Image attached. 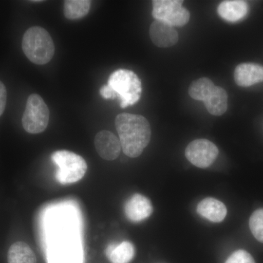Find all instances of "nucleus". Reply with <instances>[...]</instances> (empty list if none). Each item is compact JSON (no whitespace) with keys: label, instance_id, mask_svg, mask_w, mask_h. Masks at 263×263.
<instances>
[{"label":"nucleus","instance_id":"obj_11","mask_svg":"<svg viewBox=\"0 0 263 263\" xmlns=\"http://www.w3.org/2000/svg\"><path fill=\"white\" fill-rule=\"evenodd\" d=\"M48 260L49 263H80V256L73 243L60 240L49 251Z\"/></svg>","mask_w":263,"mask_h":263},{"label":"nucleus","instance_id":"obj_23","mask_svg":"<svg viewBox=\"0 0 263 263\" xmlns=\"http://www.w3.org/2000/svg\"><path fill=\"white\" fill-rule=\"evenodd\" d=\"M100 94L101 95V96L103 97L104 99L105 100H114L117 98V95L115 94V92L109 87L108 84L103 85L100 89Z\"/></svg>","mask_w":263,"mask_h":263},{"label":"nucleus","instance_id":"obj_20","mask_svg":"<svg viewBox=\"0 0 263 263\" xmlns=\"http://www.w3.org/2000/svg\"><path fill=\"white\" fill-rule=\"evenodd\" d=\"M249 228L254 238L263 243V209H258L252 214Z\"/></svg>","mask_w":263,"mask_h":263},{"label":"nucleus","instance_id":"obj_6","mask_svg":"<svg viewBox=\"0 0 263 263\" xmlns=\"http://www.w3.org/2000/svg\"><path fill=\"white\" fill-rule=\"evenodd\" d=\"M182 3L181 0H154L152 15L171 27H183L188 23L190 13Z\"/></svg>","mask_w":263,"mask_h":263},{"label":"nucleus","instance_id":"obj_22","mask_svg":"<svg viewBox=\"0 0 263 263\" xmlns=\"http://www.w3.org/2000/svg\"><path fill=\"white\" fill-rule=\"evenodd\" d=\"M7 101V90L4 84L0 81V117L4 113Z\"/></svg>","mask_w":263,"mask_h":263},{"label":"nucleus","instance_id":"obj_5","mask_svg":"<svg viewBox=\"0 0 263 263\" xmlns=\"http://www.w3.org/2000/svg\"><path fill=\"white\" fill-rule=\"evenodd\" d=\"M50 111L40 95H31L22 117L24 129L30 134H39L46 130L49 122Z\"/></svg>","mask_w":263,"mask_h":263},{"label":"nucleus","instance_id":"obj_7","mask_svg":"<svg viewBox=\"0 0 263 263\" xmlns=\"http://www.w3.org/2000/svg\"><path fill=\"white\" fill-rule=\"evenodd\" d=\"M219 155V149L207 139H197L190 143L185 151L186 159L193 165L206 168L212 165Z\"/></svg>","mask_w":263,"mask_h":263},{"label":"nucleus","instance_id":"obj_1","mask_svg":"<svg viewBox=\"0 0 263 263\" xmlns=\"http://www.w3.org/2000/svg\"><path fill=\"white\" fill-rule=\"evenodd\" d=\"M115 124L123 152L131 158L141 156L152 137L146 118L138 114H121L116 118Z\"/></svg>","mask_w":263,"mask_h":263},{"label":"nucleus","instance_id":"obj_16","mask_svg":"<svg viewBox=\"0 0 263 263\" xmlns=\"http://www.w3.org/2000/svg\"><path fill=\"white\" fill-rule=\"evenodd\" d=\"M209 114L221 116L226 113L228 106V96L226 90L220 86H216L209 98L204 101Z\"/></svg>","mask_w":263,"mask_h":263},{"label":"nucleus","instance_id":"obj_14","mask_svg":"<svg viewBox=\"0 0 263 263\" xmlns=\"http://www.w3.org/2000/svg\"><path fill=\"white\" fill-rule=\"evenodd\" d=\"M136 254V249L131 242L110 243L105 249V255L112 263H129Z\"/></svg>","mask_w":263,"mask_h":263},{"label":"nucleus","instance_id":"obj_19","mask_svg":"<svg viewBox=\"0 0 263 263\" xmlns=\"http://www.w3.org/2000/svg\"><path fill=\"white\" fill-rule=\"evenodd\" d=\"M215 87L213 81L208 78H201L193 81L189 88V95L195 100L205 101Z\"/></svg>","mask_w":263,"mask_h":263},{"label":"nucleus","instance_id":"obj_18","mask_svg":"<svg viewBox=\"0 0 263 263\" xmlns=\"http://www.w3.org/2000/svg\"><path fill=\"white\" fill-rule=\"evenodd\" d=\"M91 5L89 0H66L64 3V14L70 20L83 18L89 13Z\"/></svg>","mask_w":263,"mask_h":263},{"label":"nucleus","instance_id":"obj_10","mask_svg":"<svg viewBox=\"0 0 263 263\" xmlns=\"http://www.w3.org/2000/svg\"><path fill=\"white\" fill-rule=\"evenodd\" d=\"M149 35L152 42L160 48L174 46L179 41L176 29L161 21H155L151 25Z\"/></svg>","mask_w":263,"mask_h":263},{"label":"nucleus","instance_id":"obj_9","mask_svg":"<svg viewBox=\"0 0 263 263\" xmlns=\"http://www.w3.org/2000/svg\"><path fill=\"white\" fill-rule=\"evenodd\" d=\"M97 152L103 160L113 161L120 155L122 146L119 138L111 132H99L95 138Z\"/></svg>","mask_w":263,"mask_h":263},{"label":"nucleus","instance_id":"obj_4","mask_svg":"<svg viewBox=\"0 0 263 263\" xmlns=\"http://www.w3.org/2000/svg\"><path fill=\"white\" fill-rule=\"evenodd\" d=\"M51 160L57 166L55 176L61 184L78 182L84 178L87 171L84 159L70 151H56L52 154Z\"/></svg>","mask_w":263,"mask_h":263},{"label":"nucleus","instance_id":"obj_8","mask_svg":"<svg viewBox=\"0 0 263 263\" xmlns=\"http://www.w3.org/2000/svg\"><path fill=\"white\" fill-rule=\"evenodd\" d=\"M153 212L152 202L141 194H134L124 205V214L128 220L139 223L148 219Z\"/></svg>","mask_w":263,"mask_h":263},{"label":"nucleus","instance_id":"obj_15","mask_svg":"<svg viewBox=\"0 0 263 263\" xmlns=\"http://www.w3.org/2000/svg\"><path fill=\"white\" fill-rule=\"evenodd\" d=\"M218 13L221 18L230 22H235L245 18L248 12V5L241 0L224 1L218 7Z\"/></svg>","mask_w":263,"mask_h":263},{"label":"nucleus","instance_id":"obj_21","mask_svg":"<svg viewBox=\"0 0 263 263\" xmlns=\"http://www.w3.org/2000/svg\"><path fill=\"white\" fill-rule=\"evenodd\" d=\"M224 263H255V262L249 252L240 249L233 252Z\"/></svg>","mask_w":263,"mask_h":263},{"label":"nucleus","instance_id":"obj_2","mask_svg":"<svg viewBox=\"0 0 263 263\" xmlns=\"http://www.w3.org/2000/svg\"><path fill=\"white\" fill-rule=\"evenodd\" d=\"M22 49L29 61L36 65L48 63L53 55L55 47L49 33L41 27H32L24 33Z\"/></svg>","mask_w":263,"mask_h":263},{"label":"nucleus","instance_id":"obj_3","mask_svg":"<svg viewBox=\"0 0 263 263\" xmlns=\"http://www.w3.org/2000/svg\"><path fill=\"white\" fill-rule=\"evenodd\" d=\"M108 85L121 100L120 107L135 105L141 99V81L133 71L119 69L109 77Z\"/></svg>","mask_w":263,"mask_h":263},{"label":"nucleus","instance_id":"obj_17","mask_svg":"<svg viewBox=\"0 0 263 263\" xmlns=\"http://www.w3.org/2000/svg\"><path fill=\"white\" fill-rule=\"evenodd\" d=\"M8 263H37L35 254L27 243L15 242L10 247L8 254Z\"/></svg>","mask_w":263,"mask_h":263},{"label":"nucleus","instance_id":"obj_13","mask_svg":"<svg viewBox=\"0 0 263 263\" xmlns=\"http://www.w3.org/2000/svg\"><path fill=\"white\" fill-rule=\"evenodd\" d=\"M197 212L202 217L214 223L224 220L228 214L226 205L213 197H206L199 202Z\"/></svg>","mask_w":263,"mask_h":263},{"label":"nucleus","instance_id":"obj_12","mask_svg":"<svg viewBox=\"0 0 263 263\" xmlns=\"http://www.w3.org/2000/svg\"><path fill=\"white\" fill-rule=\"evenodd\" d=\"M235 83L242 87H249L263 81V66L255 63H242L234 72Z\"/></svg>","mask_w":263,"mask_h":263}]
</instances>
